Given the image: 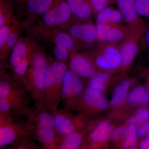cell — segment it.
I'll use <instances>...</instances> for the list:
<instances>
[{"instance_id":"7c38bea8","label":"cell","mask_w":149,"mask_h":149,"mask_svg":"<svg viewBox=\"0 0 149 149\" xmlns=\"http://www.w3.org/2000/svg\"><path fill=\"white\" fill-rule=\"evenodd\" d=\"M84 84L81 77L70 69L65 74L61 91V101L64 103L74 99L84 91Z\"/></svg>"},{"instance_id":"9c48e42d","label":"cell","mask_w":149,"mask_h":149,"mask_svg":"<svg viewBox=\"0 0 149 149\" xmlns=\"http://www.w3.org/2000/svg\"><path fill=\"white\" fill-rule=\"evenodd\" d=\"M41 28L59 29L69 23L72 15L65 0H58L45 14L40 17Z\"/></svg>"},{"instance_id":"74e56055","label":"cell","mask_w":149,"mask_h":149,"mask_svg":"<svg viewBox=\"0 0 149 149\" xmlns=\"http://www.w3.org/2000/svg\"><path fill=\"white\" fill-rule=\"evenodd\" d=\"M145 34V41L147 47L149 49V26L144 31Z\"/></svg>"},{"instance_id":"ffe728a7","label":"cell","mask_w":149,"mask_h":149,"mask_svg":"<svg viewBox=\"0 0 149 149\" xmlns=\"http://www.w3.org/2000/svg\"><path fill=\"white\" fill-rule=\"evenodd\" d=\"M86 130L78 131L65 136H60L58 149H79L83 143Z\"/></svg>"},{"instance_id":"8fae6325","label":"cell","mask_w":149,"mask_h":149,"mask_svg":"<svg viewBox=\"0 0 149 149\" xmlns=\"http://www.w3.org/2000/svg\"><path fill=\"white\" fill-rule=\"evenodd\" d=\"M60 29L66 31L75 42L91 45L97 40L96 25L88 22L68 23Z\"/></svg>"},{"instance_id":"ac0fdd59","label":"cell","mask_w":149,"mask_h":149,"mask_svg":"<svg viewBox=\"0 0 149 149\" xmlns=\"http://www.w3.org/2000/svg\"><path fill=\"white\" fill-rule=\"evenodd\" d=\"M117 4L125 21L130 24L136 23L139 27L144 29L143 24L139 21V16L136 12L135 0H117Z\"/></svg>"},{"instance_id":"7402d4cb","label":"cell","mask_w":149,"mask_h":149,"mask_svg":"<svg viewBox=\"0 0 149 149\" xmlns=\"http://www.w3.org/2000/svg\"><path fill=\"white\" fill-rule=\"evenodd\" d=\"M130 81L125 80L118 85L115 89L110 101V104L113 107L117 106L124 100L130 89Z\"/></svg>"},{"instance_id":"f35d334b","label":"cell","mask_w":149,"mask_h":149,"mask_svg":"<svg viewBox=\"0 0 149 149\" xmlns=\"http://www.w3.org/2000/svg\"><path fill=\"white\" fill-rule=\"evenodd\" d=\"M148 137H149V130L148 131V133H147V136Z\"/></svg>"},{"instance_id":"83f0119b","label":"cell","mask_w":149,"mask_h":149,"mask_svg":"<svg viewBox=\"0 0 149 149\" xmlns=\"http://www.w3.org/2000/svg\"><path fill=\"white\" fill-rule=\"evenodd\" d=\"M137 129L136 125L129 124L126 127V131L123 139V146L124 148H132L137 141Z\"/></svg>"},{"instance_id":"ba28073f","label":"cell","mask_w":149,"mask_h":149,"mask_svg":"<svg viewBox=\"0 0 149 149\" xmlns=\"http://www.w3.org/2000/svg\"><path fill=\"white\" fill-rule=\"evenodd\" d=\"M69 110L58 109L52 112L53 115L56 129L59 136H65L86 130L88 120L84 115L72 114Z\"/></svg>"},{"instance_id":"836d02e7","label":"cell","mask_w":149,"mask_h":149,"mask_svg":"<svg viewBox=\"0 0 149 149\" xmlns=\"http://www.w3.org/2000/svg\"><path fill=\"white\" fill-rule=\"evenodd\" d=\"M126 127L124 125H121L116 128L112 132L111 136L115 141H119L124 139L126 131Z\"/></svg>"},{"instance_id":"cb8c5ba5","label":"cell","mask_w":149,"mask_h":149,"mask_svg":"<svg viewBox=\"0 0 149 149\" xmlns=\"http://www.w3.org/2000/svg\"><path fill=\"white\" fill-rule=\"evenodd\" d=\"M128 100L134 104H143L149 103V91L142 87H137L129 93Z\"/></svg>"},{"instance_id":"5bb4252c","label":"cell","mask_w":149,"mask_h":149,"mask_svg":"<svg viewBox=\"0 0 149 149\" xmlns=\"http://www.w3.org/2000/svg\"><path fill=\"white\" fill-rule=\"evenodd\" d=\"M121 64L120 49L113 45L105 47L95 59V66L104 70H114Z\"/></svg>"},{"instance_id":"5b68a950","label":"cell","mask_w":149,"mask_h":149,"mask_svg":"<svg viewBox=\"0 0 149 149\" xmlns=\"http://www.w3.org/2000/svg\"><path fill=\"white\" fill-rule=\"evenodd\" d=\"M68 69L67 63L55 61L50 63L45 82V105L53 112L58 109L61 102V91L65 74Z\"/></svg>"},{"instance_id":"ab89813d","label":"cell","mask_w":149,"mask_h":149,"mask_svg":"<svg viewBox=\"0 0 149 149\" xmlns=\"http://www.w3.org/2000/svg\"><path fill=\"white\" fill-rule=\"evenodd\" d=\"M148 89H149V82L148 83Z\"/></svg>"},{"instance_id":"3957f363","label":"cell","mask_w":149,"mask_h":149,"mask_svg":"<svg viewBox=\"0 0 149 149\" xmlns=\"http://www.w3.org/2000/svg\"><path fill=\"white\" fill-rule=\"evenodd\" d=\"M49 64L45 51L38 47L27 70L24 85L37 107H45V82Z\"/></svg>"},{"instance_id":"4fadbf2b","label":"cell","mask_w":149,"mask_h":149,"mask_svg":"<svg viewBox=\"0 0 149 149\" xmlns=\"http://www.w3.org/2000/svg\"><path fill=\"white\" fill-rule=\"evenodd\" d=\"M40 34H43L45 41L50 43L53 47L66 49L72 54L75 48V42L64 29H47L40 27Z\"/></svg>"},{"instance_id":"d4e9b609","label":"cell","mask_w":149,"mask_h":149,"mask_svg":"<svg viewBox=\"0 0 149 149\" xmlns=\"http://www.w3.org/2000/svg\"><path fill=\"white\" fill-rule=\"evenodd\" d=\"M20 29L19 25L17 26L9 37L7 41L5 44L4 47L2 50L0 51L1 52V60L6 61L8 58V55L10 53L12 49L19 40L20 38Z\"/></svg>"},{"instance_id":"30bf717a","label":"cell","mask_w":149,"mask_h":149,"mask_svg":"<svg viewBox=\"0 0 149 149\" xmlns=\"http://www.w3.org/2000/svg\"><path fill=\"white\" fill-rule=\"evenodd\" d=\"M13 7L29 19L45 14L58 0H9Z\"/></svg>"},{"instance_id":"603a6c76","label":"cell","mask_w":149,"mask_h":149,"mask_svg":"<svg viewBox=\"0 0 149 149\" xmlns=\"http://www.w3.org/2000/svg\"><path fill=\"white\" fill-rule=\"evenodd\" d=\"M19 25L18 19L14 16L10 20L0 26V50L4 47L12 32Z\"/></svg>"},{"instance_id":"d590c367","label":"cell","mask_w":149,"mask_h":149,"mask_svg":"<svg viewBox=\"0 0 149 149\" xmlns=\"http://www.w3.org/2000/svg\"><path fill=\"white\" fill-rule=\"evenodd\" d=\"M149 130V122H146L143 123L137 128V134L138 137L142 138L147 136V133Z\"/></svg>"},{"instance_id":"1f68e13d","label":"cell","mask_w":149,"mask_h":149,"mask_svg":"<svg viewBox=\"0 0 149 149\" xmlns=\"http://www.w3.org/2000/svg\"><path fill=\"white\" fill-rule=\"evenodd\" d=\"M53 54L56 60L67 63L72 55L66 49L61 47L53 48Z\"/></svg>"},{"instance_id":"8d00e7d4","label":"cell","mask_w":149,"mask_h":149,"mask_svg":"<svg viewBox=\"0 0 149 149\" xmlns=\"http://www.w3.org/2000/svg\"><path fill=\"white\" fill-rule=\"evenodd\" d=\"M140 148L142 149H149V137L141 142Z\"/></svg>"},{"instance_id":"9a60e30c","label":"cell","mask_w":149,"mask_h":149,"mask_svg":"<svg viewBox=\"0 0 149 149\" xmlns=\"http://www.w3.org/2000/svg\"><path fill=\"white\" fill-rule=\"evenodd\" d=\"M68 67L81 78H91L96 74L95 65L84 54H72L68 61Z\"/></svg>"},{"instance_id":"484cf974","label":"cell","mask_w":149,"mask_h":149,"mask_svg":"<svg viewBox=\"0 0 149 149\" xmlns=\"http://www.w3.org/2000/svg\"><path fill=\"white\" fill-rule=\"evenodd\" d=\"M109 78V75L105 72L95 74L91 78L88 87L103 93L105 90L106 84Z\"/></svg>"},{"instance_id":"277c9868","label":"cell","mask_w":149,"mask_h":149,"mask_svg":"<svg viewBox=\"0 0 149 149\" xmlns=\"http://www.w3.org/2000/svg\"><path fill=\"white\" fill-rule=\"evenodd\" d=\"M37 48L32 38L20 37L11 51L8 61L2 65V68L10 70L13 77L24 87L27 70Z\"/></svg>"},{"instance_id":"f1b7e54d","label":"cell","mask_w":149,"mask_h":149,"mask_svg":"<svg viewBox=\"0 0 149 149\" xmlns=\"http://www.w3.org/2000/svg\"><path fill=\"white\" fill-rule=\"evenodd\" d=\"M149 120V110L142 108L136 111V115L128 120L129 124L134 125L143 124Z\"/></svg>"},{"instance_id":"e575fe53","label":"cell","mask_w":149,"mask_h":149,"mask_svg":"<svg viewBox=\"0 0 149 149\" xmlns=\"http://www.w3.org/2000/svg\"><path fill=\"white\" fill-rule=\"evenodd\" d=\"M123 16L119 10L113 8L111 14L109 24H116L122 21Z\"/></svg>"},{"instance_id":"d6a6232c","label":"cell","mask_w":149,"mask_h":149,"mask_svg":"<svg viewBox=\"0 0 149 149\" xmlns=\"http://www.w3.org/2000/svg\"><path fill=\"white\" fill-rule=\"evenodd\" d=\"M94 12L98 13L107 7L110 0H87Z\"/></svg>"},{"instance_id":"e0dca14e","label":"cell","mask_w":149,"mask_h":149,"mask_svg":"<svg viewBox=\"0 0 149 149\" xmlns=\"http://www.w3.org/2000/svg\"><path fill=\"white\" fill-rule=\"evenodd\" d=\"M72 17L82 21L88 20L92 16L93 9L87 0H65Z\"/></svg>"},{"instance_id":"f546056e","label":"cell","mask_w":149,"mask_h":149,"mask_svg":"<svg viewBox=\"0 0 149 149\" xmlns=\"http://www.w3.org/2000/svg\"><path fill=\"white\" fill-rule=\"evenodd\" d=\"M135 6L139 17L149 18V0H135Z\"/></svg>"},{"instance_id":"8992f818","label":"cell","mask_w":149,"mask_h":149,"mask_svg":"<svg viewBox=\"0 0 149 149\" xmlns=\"http://www.w3.org/2000/svg\"><path fill=\"white\" fill-rule=\"evenodd\" d=\"M29 138L33 136L27 120L19 121L9 115L0 114V149H13Z\"/></svg>"},{"instance_id":"2e32d148","label":"cell","mask_w":149,"mask_h":149,"mask_svg":"<svg viewBox=\"0 0 149 149\" xmlns=\"http://www.w3.org/2000/svg\"><path fill=\"white\" fill-rule=\"evenodd\" d=\"M97 40L101 42H118L125 37L123 29L116 24H96Z\"/></svg>"},{"instance_id":"4316f807","label":"cell","mask_w":149,"mask_h":149,"mask_svg":"<svg viewBox=\"0 0 149 149\" xmlns=\"http://www.w3.org/2000/svg\"><path fill=\"white\" fill-rule=\"evenodd\" d=\"M13 7L9 0H0V26L10 20L15 15Z\"/></svg>"},{"instance_id":"7a4b0ae2","label":"cell","mask_w":149,"mask_h":149,"mask_svg":"<svg viewBox=\"0 0 149 149\" xmlns=\"http://www.w3.org/2000/svg\"><path fill=\"white\" fill-rule=\"evenodd\" d=\"M26 117L33 138L40 143L42 148L58 149L60 136L51 112L45 107L35 105Z\"/></svg>"},{"instance_id":"52a82bcc","label":"cell","mask_w":149,"mask_h":149,"mask_svg":"<svg viewBox=\"0 0 149 149\" xmlns=\"http://www.w3.org/2000/svg\"><path fill=\"white\" fill-rule=\"evenodd\" d=\"M64 104L65 108L80 112L84 115L95 111L103 110L108 106V102L102 92L89 87L77 98Z\"/></svg>"},{"instance_id":"44dd1931","label":"cell","mask_w":149,"mask_h":149,"mask_svg":"<svg viewBox=\"0 0 149 149\" xmlns=\"http://www.w3.org/2000/svg\"><path fill=\"white\" fill-rule=\"evenodd\" d=\"M139 51V46L136 41L127 40L121 46L120 49L123 66L127 67L131 64L136 57Z\"/></svg>"},{"instance_id":"6da1fadb","label":"cell","mask_w":149,"mask_h":149,"mask_svg":"<svg viewBox=\"0 0 149 149\" xmlns=\"http://www.w3.org/2000/svg\"><path fill=\"white\" fill-rule=\"evenodd\" d=\"M30 98L23 85L2 68L0 77V114L9 115L16 120L26 117L31 108Z\"/></svg>"},{"instance_id":"d6986e66","label":"cell","mask_w":149,"mask_h":149,"mask_svg":"<svg viewBox=\"0 0 149 149\" xmlns=\"http://www.w3.org/2000/svg\"><path fill=\"white\" fill-rule=\"evenodd\" d=\"M111 125L109 123L102 122L99 124L92 131L89 136L90 146H94L97 144L104 143L111 135Z\"/></svg>"},{"instance_id":"4dcf8cb0","label":"cell","mask_w":149,"mask_h":149,"mask_svg":"<svg viewBox=\"0 0 149 149\" xmlns=\"http://www.w3.org/2000/svg\"><path fill=\"white\" fill-rule=\"evenodd\" d=\"M113 8L110 7H107L98 13L96 18V24H109L111 14Z\"/></svg>"}]
</instances>
